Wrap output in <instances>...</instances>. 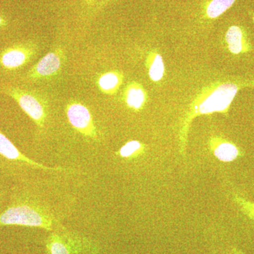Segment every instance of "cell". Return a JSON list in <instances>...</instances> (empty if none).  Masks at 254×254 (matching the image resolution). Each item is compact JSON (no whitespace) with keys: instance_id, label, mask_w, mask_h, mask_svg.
<instances>
[{"instance_id":"cell-11","label":"cell","mask_w":254,"mask_h":254,"mask_svg":"<svg viewBox=\"0 0 254 254\" xmlns=\"http://www.w3.org/2000/svg\"><path fill=\"white\" fill-rule=\"evenodd\" d=\"M237 0H203L198 14L204 21H211L225 14L233 6Z\"/></svg>"},{"instance_id":"cell-1","label":"cell","mask_w":254,"mask_h":254,"mask_svg":"<svg viewBox=\"0 0 254 254\" xmlns=\"http://www.w3.org/2000/svg\"><path fill=\"white\" fill-rule=\"evenodd\" d=\"M254 86V81L246 80L221 82L208 90H205L195 100L182 128L180 135V151L184 154L186 149L187 131L190 121L195 117L214 113L227 114L237 93L242 88Z\"/></svg>"},{"instance_id":"cell-3","label":"cell","mask_w":254,"mask_h":254,"mask_svg":"<svg viewBox=\"0 0 254 254\" xmlns=\"http://www.w3.org/2000/svg\"><path fill=\"white\" fill-rule=\"evenodd\" d=\"M5 94L14 100L25 113L39 128H44L48 123L49 107L44 97L36 92L12 86L2 88Z\"/></svg>"},{"instance_id":"cell-14","label":"cell","mask_w":254,"mask_h":254,"mask_svg":"<svg viewBox=\"0 0 254 254\" xmlns=\"http://www.w3.org/2000/svg\"><path fill=\"white\" fill-rule=\"evenodd\" d=\"M146 65L152 81L157 82L163 78L165 73V64L161 55L152 52L147 57Z\"/></svg>"},{"instance_id":"cell-5","label":"cell","mask_w":254,"mask_h":254,"mask_svg":"<svg viewBox=\"0 0 254 254\" xmlns=\"http://www.w3.org/2000/svg\"><path fill=\"white\" fill-rule=\"evenodd\" d=\"M38 46L33 42L18 43L5 48L0 54V66L8 71L23 67L36 57Z\"/></svg>"},{"instance_id":"cell-7","label":"cell","mask_w":254,"mask_h":254,"mask_svg":"<svg viewBox=\"0 0 254 254\" xmlns=\"http://www.w3.org/2000/svg\"><path fill=\"white\" fill-rule=\"evenodd\" d=\"M64 61L65 53L63 48H55L30 68L27 78L35 81L54 77L61 71Z\"/></svg>"},{"instance_id":"cell-15","label":"cell","mask_w":254,"mask_h":254,"mask_svg":"<svg viewBox=\"0 0 254 254\" xmlns=\"http://www.w3.org/2000/svg\"><path fill=\"white\" fill-rule=\"evenodd\" d=\"M144 145L138 141L127 142L119 150L118 154L124 158H136L144 152Z\"/></svg>"},{"instance_id":"cell-9","label":"cell","mask_w":254,"mask_h":254,"mask_svg":"<svg viewBox=\"0 0 254 254\" xmlns=\"http://www.w3.org/2000/svg\"><path fill=\"white\" fill-rule=\"evenodd\" d=\"M0 155L4 158L11 160L23 162L28 165L35 167V168L42 169V170H48V171H64V169L62 168H50L45 166L43 164L37 163L34 160L25 156L17 149L4 133L0 131Z\"/></svg>"},{"instance_id":"cell-16","label":"cell","mask_w":254,"mask_h":254,"mask_svg":"<svg viewBox=\"0 0 254 254\" xmlns=\"http://www.w3.org/2000/svg\"><path fill=\"white\" fill-rule=\"evenodd\" d=\"M233 199L234 201L240 206L242 211L254 220V203L250 200L245 199V198L237 193L233 195Z\"/></svg>"},{"instance_id":"cell-17","label":"cell","mask_w":254,"mask_h":254,"mask_svg":"<svg viewBox=\"0 0 254 254\" xmlns=\"http://www.w3.org/2000/svg\"><path fill=\"white\" fill-rule=\"evenodd\" d=\"M6 24H7V23H6V20L4 18L1 17V16H0V28L4 27V26H6Z\"/></svg>"},{"instance_id":"cell-10","label":"cell","mask_w":254,"mask_h":254,"mask_svg":"<svg viewBox=\"0 0 254 254\" xmlns=\"http://www.w3.org/2000/svg\"><path fill=\"white\" fill-rule=\"evenodd\" d=\"M209 145L214 156L224 163L234 161L242 155L236 145L221 137L212 136Z\"/></svg>"},{"instance_id":"cell-12","label":"cell","mask_w":254,"mask_h":254,"mask_svg":"<svg viewBox=\"0 0 254 254\" xmlns=\"http://www.w3.org/2000/svg\"><path fill=\"white\" fill-rule=\"evenodd\" d=\"M125 103L133 111H139L144 107L147 100V92L138 82L128 83L124 93Z\"/></svg>"},{"instance_id":"cell-2","label":"cell","mask_w":254,"mask_h":254,"mask_svg":"<svg viewBox=\"0 0 254 254\" xmlns=\"http://www.w3.org/2000/svg\"><path fill=\"white\" fill-rule=\"evenodd\" d=\"M4 225L38 227L49 232L62 227L46 210L29 205H14L6 209L0 215V226Z\"/></svg>"},{"instance_id":"cell-6","label":"cell","mask_w":254,"mask_h":254,"mask_svg":"<svg viewBox=\"0 0 254 254\" xmlns=\"http://www.w3.org/2000/svg\"><path fill=\"white\" fill-rule=\"evenodd\" d=\"M66 114L68 123L78 133L92 139L98 138V131L93 117L86 105L78 102H70L66 105Z\"/></svg>"},{"instance_id":"cell-8","label":"cell","mask_w":254,"mask_h":254,"mask_svg":"<svg viewBox=\"0 0 254 254\" xmlns=\"http://www.w3.org/2000/svg\"><path fill=\"white\" fill-rule=\"evenodd\" d=\"M225 40L227 49L232 55H244L252 50L249 33L240 25L230 26L225 33Z\"/></svg>"},{"instance_id":"cell-18","label":"cell","mask_w":254,"mask_h":254,"mask_svg":"<svg viewBox=\"0 0 254 254\" xmlns=\"http://www.w3.org/2000/svg\"><path fill=\"white\" fill-rule=\"evenodd\" d=\"M232 254H245L242 253V252H240V251L234 250L233 251H232Z\"/></svg>"},{"instance_id":"cell-19","label":"cell","mask_w":254,"mask_h":254,"mask_svg":"<svg viewBox=\"0 0 254 254\" xmlns=\"http://www.w3.org/2000/svg\"><path fill=\"white\" fill-rule=\"evenodd\" d=\"M252 19H253V21L254 23V12L252 13Z\"/></svg>"},{"instance_id":"cell-4","label":"cell","mask_w":254,"mask_h":254,"mask_svg":"<svg viewBox=\"0 0 254 254\" xmlns=\"http://www.w3.org/2000/svg\"><path fill=\"white\" fill-rule=\"evenodd\" d=\"M48 254H96V245L91 240L68 232L64 227L51 232L46 242Z\"/></svg>"},{"instance_id":"cell-13","label":"cell","mask_w":254,"mask_h":254,"mask_svg":"<svg viewBox=\"0 0 254 254\" xmlns=\"http://www.w3.org/2000/svg\"><path fill=\"white\" fill-rule=\"evenodd\" d=\"M124 75L118 71H110L100 75L98 85L101 92L106 95H114L123 84Z\"/></svg>"}]
</instances>
